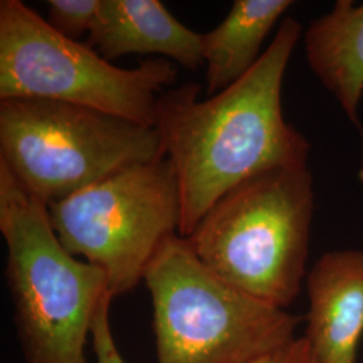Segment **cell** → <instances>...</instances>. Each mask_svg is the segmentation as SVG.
<instances>
[{
    "label": "cell",
    "mask_w": 363,
    "mask_h": 363,
    "mask_svg": "<svg viewBox=\"0 0 363 363\" xmlns=\"http://www.w3.org/2000/svg\"><path fill=\"white\" fill-rule=\"evenodd\" d=\"M301 35L292 16L280 23L253 69L199 100L194 82L163 91L155 127L175 169L182 201L179 235L189 238L223 195L261 172L308 166L310 143L283 113L281 91Z\"/></svg>",
    "instance_id": "6da1fadb"
},
{
    "label": "cell",
    "mask_w": 363,
    "mask_h": 363,
    "mask_svg": "<svg viewBox=\"0 0 363 363\" xmlns=\"http://www.w3.org/2000/svg\"><path fill=\"white\" fill-rule=\"evenodd\" d=\"M0 233L26 362L88 363L85 346L94 316L112 295L108 277L62 245L48 205L28 193L1 162Z\"/></svg>",
    "instance_id": "7a4b0ae2"
},
{
    "label": "cell",
    "mask_w": 363,
    "mask_h": 363,
    "mask_svg": "<svg viewBox=\"0 0 363 363\" xmlns=\"http://www.w3.org/2000/svg\"><path fill=\"white\" fill-rule=\"evenodd\" d=\"M312 214L308 166L269 169L223 195L187 240L225 283L286 310L307 277Z\"/></svg>",
    "instance_id": "3957f363"
},
{
    "label": "cell",
    "mask_w": 363,
    "mask_h": 363,
    "mask_svg": "<svg viewBox=\"0 0 363 363\" xmlns=\"http://www.w3.org/2000/svg\"><path fill=\"white\" fill-rule=\"evenodd\" d=\"M157 363H252L295 339L300 318L225 283L169 237L144 273Z\"/></svg>",
    "instance_id": "277c9868"
},
{
    "label": "cell",
    "mask_w": 363,
    "mask_h": 363,
    "mask_svg": "<svg viewBox=\"0 0 363 363\" xmlns=\"http://www.w3.org/2000/svg\"><path fill=\"white\" fill-rule=\"evenodd\" d=\"M162 157L156 127L62 101L0 100V162L48 206Z\"/></svg>",
    "instance_id": "5b68a950"
},
{
    "label": "cell",
    "mask_w": 363,
    "mask_h": 363,
    "mask_svg": "<svg viewBox=\"0 0 363 363\" xmlns=\"http://www.w3.org/2000/svg\"><path fill=\"white\" fill-rule=\"evenodd\" d=\"M178 74L160 57L117 67L89 45L57 33L22 0L0 1V100L62 101L155 127L157 100Z\"/></svg>",
    "instance_id": "8992f818"
},
{
    "label": "cell",
    "mask_w": 363,
    "mask_h": 363,
    "mask_svg": "<svg viewBox=\"0 0 363 363\" xmlns=\"http://www.w3.org/2000/svg\"><path fill=\"white\" fill-rule=\"evenodd\" d=\"M48 208L62 245L104 271L115 298L138 286L181 228L179 183L167 157L120 169Z\"/></svg>",
    "instance_id": "52a82bcc"
},
{
    "label": "cell",
    "mask_w": 363,
    "mask_h": 363,
    "mask_svg": "<svg viewBox=\"0 0 363 363\" xmlns=\"http://www.w3.org/2000/svg\"><path fill=\"white\" fill-rule=\"evenodd\" d=\"M308 313L304 337L316 363H357L363 337V252L334 250L306 277Z\"/></svg>",
    "instance_id": "ba28073f"
},
{
    "label": "cell",
    "mask_w": 363,
    "mask_h": 363,
    "mask_svg": "<svg viewBox=\"0 0 363 363\" xmlns=\"http://www.w3.org/2000/svg\"><path fill=\"white\" fill-rule=\"evenodd\" d=\"M86 45L111 62L156 54L189 70L205 65L202 34L184 26L160 0H100Z\"/></svg>",
    "instance_id": "9c48e42d"
},
{
    "label": "cell",
    "mask_w": 363,
    "mask_h": 363,
    "mask_svg": "<svg viewBox=\"0 0 363 363\" xmlns=\"http://www.w3.org/2000/svg\"><path fill=\"white\" fill-rule=\"evenodd\" d=\"M307 62L354 125L363 96V4L339 0L304 34Z\"/></svg>",
    "instance_id": "30bf717a"
},
{
    "label": "cell",
    "mask_w": 363,
    "mask_h": 363,
    "mask_svg": "<svg viewBox=\"0 0 363 363\" xmlns=\"http://www.w3.org/2000/svg\"><path fill=\"white\" fill-rule=\"evenodd\" d=\"M291 0H235L220 25L202 34L208 96L247 74L262 55L261 48Z\"/></svg>",
    "instance_id": "8fae6325"
},
{
    "label": "cell",
    "mask_w": 363,
    "mask_h": 363,
    "mask_svg": "<svg viewBox=\"0 0 363 363\" xmlns=\"http://www.w3.org/2000/svg\"><path fill=\"white\" fill-rule=\"evenodd\" d=\"M100 0H49L46 22L66 38L79 40L88 35Z\"/></svg>",
    "instance_id": "7c38bea8"
},
{
    "label": "cell",
    "mask_w": 363,
    "mask_h": 363,
    "mask_svg": "<svg viewBox=\"0 0 363 363\" xmlns=\"http://www.w3.org/2000/svg\"><path fill=\"white\" fill-rule=\"evenodd\" d=\"M113 298H115L112 295H108L103 300L91 325V345L97 358V363H125L118 352L115 337L111 330L109 311Z\"/></svg>",
    "instance_id": "4fadbf2b"
},
{
    "label": "cell",
    "mask_w": 363,
    "mask_h": 363,
    "mask_svg": "<svg viewBox=\"0 0 363 363\" xmlns=\"http://www.w3.org/2000/svg\"><path fill=\"white\" fill-rule=\"evenodd\" d=\"M252 363H316L311 347L304 337H295L292 342L257 358Z\"/></svg>",
    "instance_id": "5bb4252c"
}]
</instances>
